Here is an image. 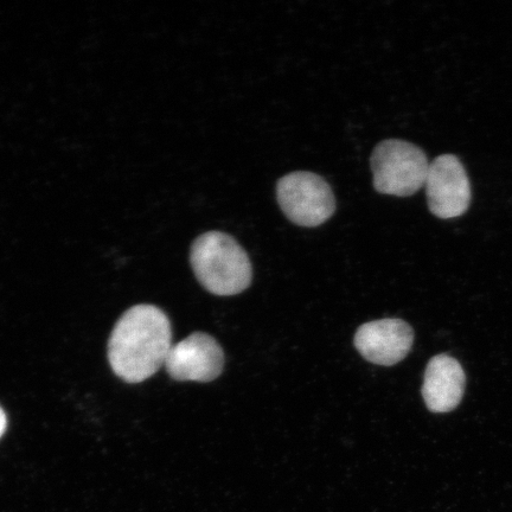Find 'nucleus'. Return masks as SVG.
<instances>
[{
  "mask_svg": "<svg viewBox=\"0 0 512 512\" xmlns=\"http://www.w3.org/2000/svg\"><path fill=\"white\" fill-rule=\"evenodd\" d=\"M171 341L168 316L156 306L137 305L115 325L108 343V360L120 379L143 382L164 366Z\"/></svg>",
  "mask_w": 512,
  "mask_h": 512,
  "instance_id": "f257e3e1",
  "label": "nucleus"
},
{
  "mask_svg": "<svg viewBox=\"0 0 512 512\" xmlns=\"http://www.w3.org/2000/svg\"><path fill=\"white\" fill-rule=\"evenodd\" d=\"M190 264L200 284L216 296H235L252 283L251 260L233 236L204 233L192 243Z\"/></svg>",
  "mask_w": 512,
  "mask_h": 512,
  "instance_id": "f03ea898",
  "label": "nucleus"
},
{
  "mask_svg": "<svg viewBox=\"0 0 512 512\" xmlns=\"http://www.w3.org/2000/svg\"><path fill=\"white\" fill-rule=\"evenodd\" d=\"M370 166L379 194L409 197L425 187L430 162L419 146L388 139L376 145Z\"/></svg>",
  "mask_w": 512,
  "mask_h": 512,
  "instance_id": "7ed1b4c3",
  "label": "nucleus"
},
{
  "mask_svg": "<svg viewBox=\"0 0 512 512\" xmlns=\"http://www.w3.org/2000/svg\"><path fill=\"white\" fill-rule=\"evenodd\" d=\"M277 200L287 219L299 227H318L336 211V198L329 183L309 171L280 178Z\"/></svg>",
  "mask_w": 512,
  "mask_h": 512,
  "instance_id": "20e7f679",
  "label": "nucleus"
},
{
  "mask_svg": "<svg viewBox=\"0 0 512 512\" xmlns=\"http://www.w3.org/2000/svg\"><path fill=\"white\" fill-rule=\"evenodd\" d=\"M425 188L428 208L438 219H457L470 207V179L464 165L454 155H441L430 163Z\"/></svg>",
  "mask_w": 512,
  "mask_h": 512,
  "instance_id": "39448f33",
  "label": "nucleus"
},
{
  "mask_svg": "<svg viewBox=\"0 0 512 512\" xmlns=\"http://www.w3.org/2000/svg\"><path fill=\"white\" fill-rule=\"evenodd\" d=\"M164 366L176 381L211 382L222 374L224 354L215 338L195 332L172 345Z\"/></svg>",
  "mask_w": 512,
  "mask_h": 512,
  "instance_id": "423d86ee",
  "label": "nucleus"
},
{
  "mask_svg": "<svg viewBox=\"0 0 512 512\" xmlns=\"http://www.w3.org/2000/svg\"><path fill=\"white\" fill-rule=\"evenodd\" d=\"M355 347L367 361L390 367L412 349L414 332L401 319H381L363 324L355 335Z\"/></svg>",
  "mask_w": 512,
  "mask_h": 512,
  "instance_id": "0eeeda50",
  "label": "nucleus"
},
{
  "mask_svg": "<svg viewBox=\"0 0 512 512\" xmlns=\"http://www.w3.org/2000/svg\"><path fill=\"white\" fill-rule=\"evenodd\" d=\"M464 390L465 373L460 363L447 355L433 357L422 386L427 408L433 413L451 412L462 401Z\"/></svg>",
  "mask_w": 512,
  "mask_h": 512,
  "instance_id": "6e6552de",
  "label": "nucleus"
},
{
  "mask_svg": "<svg viewBox=\"0 0 512 512\" xmlns=\"http://www.w3.org/2000/svg\"><path fill=\"white\" fill-rule=\"evenodd\" d=\"M6 430V415L2 408H0V437L4 434Z\"/></svg>",
  "mask_w": 512,
  "mask_h": 512,
  "instance_id": "1a4fd4ad",
  "label": "nucleus"
}]
</instances>
